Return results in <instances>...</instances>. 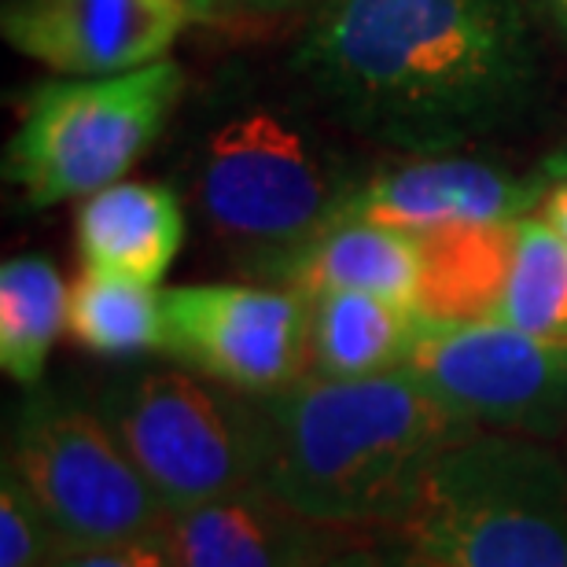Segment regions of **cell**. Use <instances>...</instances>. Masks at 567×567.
<instances>
[{
	"instance_id": "6da1fadb",
	"label": "cell",
	"mask_w": 567,
	"mask_h": 567,
	"mask_svg": "<svg viewBox=\"0 0 567 567\" xmlns=\"http://www.w3.org/2000/svg\"><path fill=\"white\" fill-rule=\"evenodd\" d=\"M291 66L347 130L402 155L491 137L542 85L524 0H328Z\"/></svg>"
},
{
	"instance_id": "9a60e30c",
	"label": "cell",
	"mask_w": 567,
	"mask_h": 567,
	"mask_svg": "<svg viewBox=\"0 0 567 567\" xmlns=\"http://www.w3.org/2000/svg\"><path fill=\"white\" fill-rule=\"evenodd\" d=\"M427 317L416 306L369 291H328L310 299V377L361 380L410 365Z\"/></svg>"
},
{
	"instance_id": "cb8c5ba5",
	"label": "cell",
	"mask_w": 567,
	"mask_h": 567,
	"mask_svg": "<svg viewBox=\"0 0 567 567\" xmlns=\"http://www.w3.org/2000/svg\"><path fill=\"white\" fill-rule=\"evenodd\" d=\"M185 4L192 8L196 22H214V19H221V11L229 8V0H185Z\"/></svg>"
},
{
	"instance_id": "d4e9b609",
	"label": "cell",
	"mask_w": 567,
	"mask_h": 567,
	"mask_svg": "<svg viewBox=\"0 0 567 567\" xmlns=\"http://www.w3.org/2000/svg\"><path fill=\"white\" fill-rule=\"evenodd\" d=\"M542 4H546L553 11V19H557L560 27L567 30V0H542Z\"/></svg>"
},
{
	"instance_id": "e0dca14e",
	"label": "cell",
	"mask_w": 567,
	"mask_h": 567,
	"mask_svg": "<svg viewBox=\"0 0 567 567\" xmlns=\"http://www.w3.org/2000/svg\"><path fill=\"white\" fill-rule=\"evenodd\" d=\"M71 313V288L44 255H16L0 266V365L22 388L44 377Z\"/></svg>"
},
{
	"instance_id": "ffe728a7",
	"label": "cell",
	"mask_w": 567,
	"mask_h": 567,
	"mask_svg": "<svg viewBox=\"0 0 567 567\" xmlns=\"http://www.w3.org/2000/svg\"><path fill=\"white\" fill-rule=\"evenodd\" d=\"M66 542L33 497L27 480L4 461L0 480V567H49Z\"/></svg>"
},
{
	"instance_id": "3957f363",
	"label": "cell",
	"mask_w": 567,
	"mask_h": 567,
	"mask_svg": "<svg viewBox=\"0 0 567 567\" xmlns=\"http://www.w3.org/2000/svg\"><path fill=\"white\" fill-rule=\"evenodd\" d=\"M431 567H567V468L513 431H468L431 464L399 527Z\"/></svg>"
},
{
	"instance_id": "ba28073f",
	"label": "cell",
	"mask_w": 567,
	"mask_h": 567,
	"mask_svg": "<svg viewBox=\"0 0 567 567\" xmlns=\"http://www.w3.org/2000/svg\"><path fill=\"white\" fill-rule=\"evenodd\" d=\"M405 372L475 427L530 439L567 427V339L505 321H427Z\"/></svg>"
},
{
	"instance_id": "603a6c76",
	"label": "cell",
	"mask_w": 567,
	"mask_h": 567,
	"mask_svg": "<svg viewBox=\"0 0 567 567\" xmlns=\"http://www.w3.org/2000/svg\"><path fill=\"white\" fill-rule=\"evenodd\" d=\"M549 174H553V169H549ZM535 214L549 225V229H557L567 240V169H564V174H553L546 196H542Z\"/></svg>"
},
{
	"instance_id": "7c38bea8",
	"label": "cell",
	"mask_w": 567,
	"mask_h": 567,
	"mask_svg": "<svg viewBox=\"0 0 567 567\" xmlns=\"http://www.w3.org/2000/svg\"><path fill=\"white\" fill-rule=\"evenodd\" d=\"M299 516L262 483L169 519L177 567H302L336 535Z\"/></svg>"
},
{
	"instance_id": "44dd1931",
	"label": "cell",
	"mask_w": 567,
	"mask_h": 567,
	"mask_svg": "<svg viewBox=\"0 0 567 567\" xmlns=\"http://www.w3.org/2000/svg\"><path fill=\"white\" fill-rule=\"evenodd\" d=\"M49 567H177L169 530L104 542V546H66Z\"/></svg>"
},
{
	"instance_id": "4fadbf2b",
	"label": "cell",
	"mask_w": 567,
	"mask_h": 567,
	"mask_svg": "<svg viewBox=\"0 0 567 567\" xmlns=\"http://www.w3.org/2000/svg\"><path fill=\"white\" fill-rule=\"evenodd\" d=\"M74 233L85 269L155 288L185 244V210L169 185L118 181L82 199Z\"/></svg>"
},
{
	"instance_id": "484cf974",
	"label": "cell",
	"mask_w": 567,
	"mask_h": 567,
	"mask_svg": "<svg viewBox=\"0 0 567 567\" xmlns=\"http://www.w3.org/2000/svg\"><path fill=\"white\" fill-rule=\"evenodd\" d=\"M391 567H431V564H421V560H410V557H391Z\"/></svg>"
},
{
	"instance_id": "9c48e42d",
	"label": "cell",
	"mask_w": 567,
	"mask_h": 567,
	"mask_svg": "<svg viewBox=\"0 0 567 567\" xmlns=\"http://www.w3.org/2000/svg\"><path fill=\"white\" fill-rule=\"evenodd\" d=\"M166 354L236 394H277L310 372V299L258 284L163 291Z\"/></svg>"
},
{
	"instance_id": "7a4b0ae2",
	"label": "cell",
	"mask_w": 567,
	"mask_h": 567,
	"mask_svg": "<svg viewBox=\"0 0 567 567\" xmlns=\"http://www.w3.org/2000/svg\"><path fill=\"white\" fill-rule=\"evenodd\" d=\"M262 486L321 527H399L431 464L475 424L405 369L361 380L302 377L258 402Z\"/></svg>"
},
{
	"instance_id": "277c9868",
	"label": "cell",
	"mask_w": 567,
	"mask_h": 567,
	"mask_svg": "<svg viewBox=\"0 0 567 567\" xmlns=\"http://www.w3.org/2000/svg\"><path fill=\"white\" fill-rule=\"evenodd\" d=\"M185 93L174 60L107 78H55L22 104L4 174L27 207L82 203L118 185L166 130Z\"/></svg>"
},
{
	"instance_id": "52a82bcc",
	"label": "cell",
	"mask_w": 567,
	"mask_h": 567,
	"mask_svg": "<svg viewBox=\"0 0 567 567\" xmlns=\"http://www.w3.org/2000/svg\"><path fill=\"white\" fill-rule=\"evenodd\" d=\"M8 464L27 480L66 546L155 535L174 519L104 416L55 394L27 399Z\"/></svg>"
},
{
	"instance_id": "ac0fdd59",
	"label": "cell",
	"mask_w": 567,
	"mask_h": 567,
	"mask_svg": "<svg viewBox=\"0 0 567 567\" xmlns=\"http://www.w3.org/2000/svg\"><path fill=\"white\" fill-rule=\"evenodd\" d=\"M66 332L104 358L152 354L166 347L163 295L152 284L85 269L71 288Z\"/></svg>"
},
{
	"instance_id": "5b68a950",
	"label": "cell",
	"mask_w": 567,
	"mask_h": 567,
	"mask_svg": "<svg viewBox=\"0 0 567 567\" xmlns=\"http://www.w3.org/2000/svg\"><path fill=\"white\" fill-rule=\"evenodd\" d=\"M111 424L169 516L262 483L266 427L258 405L188 372H147L107 391Z\"/></svg>"
},
{
	"instance_id": "8fae6325",
	"label": "cell",
	"mask_w": 567,
	"mask_h": 567,
	"mask_svg": "<svg viewBox=\"0 0 567 567\" xmlns=\"http://www.w3.org/2000/svg\"><path fill=\"white\" fill-rule=\"evenodd\" d=\"M553 174L516 177L464 155H410L347 192L336 221H377L410 236L508 225L538 210Z\"/></svg>"
},
{
	"instance_id": "8992f818",
	"label": "cell",
	"mask_w": 567,
	"mask_h": 567,
	"mask_svg": "<svg viewBox=\"0 0 567 567\" xmlns=\"http://www.w3.org/2000/svg\"><path fill=\"white\" fill-rule=\"evenodd\" d=\"M354 185L332 181L324 155L277 111L255 107L210 133L199 166V207L210 229L274 269L339 218Z\"/></svg>"
},
{
	"instance_id": "d6986e66",
	"label": "cell",
	"mask_w": 567,
	"mask_h": 567,
	"mask_svg": "<svg viewBox=\"0 0 567 567\" xmlns=\"http://www.w3.org/2000/svg\"><path fill=\"white\" fill-rule=\"evenodd\" d=\"M494 321L567 339V240L538 214L516 221V258Z\"/></svg>"
},
{
	"instance_id": "7402d4cb",
	"label": "cell",
	"mask_w": 567,
	"mask_h": 567,
	"mask_svg": "<svg viewBox=\"0 0 567 567\" xmlns=\"http://www.w3.org/2000/svg\"><path fill=\"white\" fill-rule=\"evenodd\" d=\"M302 567H391V560L377 557L365 546H354V542L343 538V530H336Z\"/></svg>"
},
{
	"instance_id": "2e32d148",
	"label": "cell",
	"mask_w": 567,
	"mask_h": 567,
	"mask_svg": "<svg viewBox=\"0 0 567 567\" xmlns=\"http://www.w3.org/2000/svg\"><path fill=\"white\" fill-rule=\"evenodd\" d=\"M416 240L424 258L416 310L442 324L494 321L516 258V221L431 233Z\"/></svg>"
},
{
	"instance_id": "30bf717a",
	"label": "cell",
	"mask_w": 567,
	"mask_h": 567,
	"mask_svg": "<svg viewBox=\"0 0 567 567\" xmlns=\"http://www.w3.org/2000/svg\"><path fill=\"white\" fill-rule=\"evenodd\" d=\"M196 16L185 0H4L0 33L63 78H107L169 60Z\"/></svg>"
},
{
	"instance_id": "5bb4252c",
	"label": "cell",
	"mask_w": 567,
	"mask_h": 567,
	"mask_svg": "<svg viewBox=\"0 0 567 567\" xmlns=\"http://www.w3.org/2000/svg\"><path fill=\"white\" fill-rule=\"evenodd\" d=\"M421 240L377 221H332L310 244L274 269L306 299L328 291H369L380 299L416 306L421 299Z\"/></svg>"
}]
</instances>
